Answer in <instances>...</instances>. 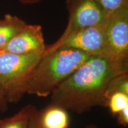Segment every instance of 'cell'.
Returning <instances> with one entry per match:
<instances>
[{"label": "cell", "mask_w": 128, "mask_h": 128, "mask_svg": "<svg viewBox=\"0 0 128 128\" xmlns=\"http://www.w3.org/2000/svg\"><path fill=\"white\" fill-rule=\"evenodd\" d=\"M44 54L18 55L0 50V86L8 103L22 100L28 79Z\"/></svg>", "instance_id": "3957f363"}, {"label": "cell", "mask_w": 128, "mask_h": 128, "mask_svg": "<svg viewBox=\"0 0 128 128\" xmlns=\"http://www.w3.org/2000/svg\"><path fill=\"white\" fill-rule=\"evenodd\" d=\"M68 12V22L61 36L50 45L45 52L56 49L68 39L80 30L96 24H106L108 14L96 0H66Z\"/></svg>", "instance_id": "277c9868"}, {"label": "cell", "mask_w": 128, "mask_h": 128, "mask_svg": "<svg viewBox=\"0 0 128 128\" xmlns=\"http://www.w3.org/2000/svg\"><path fill=\"white\" fill-rule=\"evenodd\" d=\"M90 56L79 49L64 46L44 51L28 79L26 93L47 97Z\"/></svg>", "instance_id": "7a4b0ae2"}, {"label": "cell", "mask_w": 128, "mask_h": 128, "mask_svg": "<svg viewBox=\"0 0 128 128\" xmlns=\"http://www.w3.org/2000/svg\"><path fill=\"white\" fill-rule=\"evenodd\" d=\"M27 24L22 18L9 14L0 19V50H2L10 40Z\"/></svg>", "instance_id": "9c48e42d"}, {"label": "cell", "mask_w": 128, "mask_h": 128, "mask_svg": "<svg viewBox=\"0 0 128 128\" xmlns=\"http://www.w3.org/2000/svg\"><path fill=\"white\" fill-rule=\"evenodd\" d=\"M39 118L43 128H68L70 124L67 110L51 103L39 111Z\"/></svg>", "instance_id": "ba28073f"}, {"label": "cell", "mask_w": 128, "mask_h": 128, "mask_svg": "<svg viewBox=\"0 0 128 128\" xmlns=\"http://www.w3.org/2000/svg\"><path fill=\"white\" fill-rule=\"evenodd\" d=\"M46 47L41 26L27 24L10 40L2 50L18 55H29L44 53Z\"/></svg>", "instance_id": "52a82bcc"}, {"label": "cell", "mask_w": 128, "mask_h": 128, "mask_svg": "<svg viewBox=\"0 0 128 128\" xmlns=\"http://www.w3.org/2000/svg\"><path fill=\"white\" fill-rule=\"evenodd\" d=\"M118 92L128 93V73L116 76L110 81L104 95V98L110 94Z\"/></svg>", "instance_id": "7c38bea8"}, {"label": "cell", "mask_w": 128, "mask_h": 128, "mask_svg": "<svg viewBox=\"0 0 128 128\" xmlns=\"http://www.w3.org/2000/svg\"><path fill=\"white\" fill-rule=\"evenodd\" d=\"M104 9L110 14L119 8L128 6V0H96Z\"/></svg>", "instance_id": "4fadbf2b"}, {"label": "cell", "mask_w": 128, "mask_h": 128, "mask_svg": "<svg viewBox=\"0 0 128 128\" xmlns=\"http://www.w3.org/2000/svg\"><path fill=\"white\" fill-rule=\"evenodd\" d=\"M8 102L6 100L4 92H3L2 87L0 86V110L4 112L7 110Z\"/></svg>", "instance_id": "2e32d148"}, {"label": "cell", "mask_w": 128, "mask_h": 128, "mask_svg": "<svg viewBox=\"0 0 128 128\" xmlns=\"http://www.w3.org/2000/svg\"><path fill=\"white\" fill-rule=\"evenodd\" d=\"M108 47L104 56L128 58V6L111 12L106 23Z\"/></svg>", "instance_id": "5b68a950"}, {"label": "cell", "mask_w": 128, "mask_h": 128, "mask_svg": "<svg viewBox=\"0 0 128 128\" xmlns=\"http://www.w3.org/2000/svg\"><path fill=\"white\" fill-rule=\"evenodd\" d=\"M28 128H43L39 121V111L34 106L30 114Z\"/></svg>", "instance_id": "5bb4252c"}, {"label": "cell", "mask_w": 128, "mask_h": 128, "mask_svg": "<svg viewBox=\"0 0 128 128\" xmlns=\"http://www.w3.org/2000/svg\"><path fill=\"white\" fill-rule=\"evenodd\" d=\"M21 4L23 5H32L39 2L42 0H18Z\"/></svg>", "instance_id": "e0dca14e"}, {"label": "cell", "mask_w": 128, "mask_h": 128, "mask_svg": "<svg viewBox=\"0 0 128 128\" xmlns=\"http://www.w3.org/2000/svg\"><path fill=\"white\" fill-rule=\"evenodd\" d=\"M105 108H108L113 116H116L128 106V93L124 92H115L104 98Z\"/></svg>", "instance_id": "8fae6325"}, {"label": "cell", "mask_w": 128, "mask_h": 128, "mask_svg": "<svg viewBox=\"0 0 128 128\" xmlns=\"http://www.w3.org/2000/svg\"><path fill=\"white\" fill-rule=\"evenodd\" d=\"M85 128H97L96 125H94V124H88V125H87Z\"/></svg>", "instance_id": "ac0fdd59"}, {"label": "cell", "mask_w": 128, "mask_h": 128, "mask_svg": "<svg viewBox=\"0 0 128 128\" xmlns=\"http://www.w3.org/2000/svg\"><path fill=\"white\" fill-rule=\"evenodd\" d=\"M117 123L119 125L127 127L128 125V106L117 114Z\"/></svg>", "instance_id": "9a60e30c"}, {"label": "cell", "mask_w": 128, "mask_h": 128, "mask_svg": "<svg viewBox=\"0 0 128 128\" xmlns=\"http://www.w3.org/2000/svg\"><path fill=\"white\" fill-rule=\"evenodd\" d=\"M34 106L28 104L10 118L0 119V128H28L30 114Z\"/></svg>", "instance_id": "30bf717a"}, {"label": "cell", "mask_w": 128, "mask_h": 128, "mask_svg": "<svg viewBox=\"0 0 128 128\" xmlns=\"http://www.w3.org/2000/svg\"><path fill=\"white\" fill-rule=\"evenodd\" d=\"M128 73V58L91 56L51 93V104L81 114L105 108L104 95L113 78Z\"/></svg>", "instance_id": "6da1fadb"}, {"label": "cell", "mask_w": 128, "mask_h": 128, "mask_svg": "<svg viewBox=\"0 0 128 128\" xmlns=\"http://www.w3.org/2000/svg\"><path fill=\"white\" fill-rule=\"evenodd\" d=\"M62 46L79 49L90 56H104L108 47L106 24H96L80 30L65 40Z\"/></svg>", "instance_id": "8992f818"}]
</instances>
